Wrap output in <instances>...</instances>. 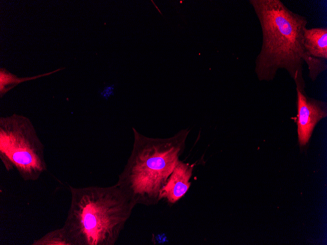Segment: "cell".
Segmentation results:
<instances>
[{
  "instance_id": "obj_9",
  "label": "cell",
  "mask_w": 327,
  "mask_h": 245,
  "mask_svg": "<svg viewBox=\"0 0 327 245\" xmlns=\"http://www.w3.org/2000/svg\"><path fill=\"white\" fill-rule=\"evenodd\" d=\"M32 245H71L63 227L51 231L32 243Z\"/></svg>"
},
{
  "instance_id": "obj_8",
  "label": "cell",
  "mask_w": 327,
  "mask_h": 245,
  "mask_svg": "<svg viewBox=\"0 0 327 245\" xmlns=\"http://www.w3.org/2000/svg\"><path fill=\"white\" fill-rule=\"evenodd\" d=\"M62 69H57L50 72L32 77L21 78L13 74L5 69L1 68L0 69V97H2L9 90L21 83L48 75Z\"/></svg>"
},
{
  "instance_id": "obj_1",
  "label": "cell",
  "mask_w": 327,
  "mask_h": 245,
  "mask_svg": "<svg viewBox=\"0 0 327 245\" xmlns=\"http://www.w3.org/2000/svg\"><path fill=\"white\" fill-rule=\"evenodd\" d=\"M261 28V50L256 59L255 71L260 81L274 79L279 69H285L296 84L305 91L303 65L315 81L327 69L326 60L311 57L304 46L307 20L287 8L280 0H251Z\"/></svg>"
},
{
  "instance_id": "obj_6",
  "label": "cell",
  "mask_w": 327,
  "mask_h": 245,
  "mask_svg": "<svg viewBox=\"0 0 327 245\" xmlns=\"http://www.w3.org/2000/svg\"><path fill=\"white\" fill-rule=\"evenodd\" d=\"M192 166L179 160L160 193V199H164L174 204L182 198L188 190L191 182Z\"/></svg>"
},
{
  "instance_id": "obj_2",
  "label": "cell",
  "mask_w": 327,
  "mask_h": 245,
  "mask_svg": "<svg viewBox=\"0 0 327 245\" xmlns=\"http://www.w3.org/2000/svg\"><path fill=\"white\" fill-rule=\"evenodd\" d=\"M69 187L71 202L62 227L71 245H114L136 204L116 183Z\"/></svg>"
},
{
  "instance_id": "obj_3",
  "label": "cell",
  "mask_w": 327,
  "mask_h": 245,
  "mask_svg": "<svg viewBox=\"0 0 327 245\" xmlns=\"http://www.w3.org/2000/svg\"><path fill=\"white\" fill-rule=\"evenodd\" d=\"M132 129V149L116 184L136 205H155L180 160L187 134L182 131L169 138H151Z\"/></svg>"
},
{
  "instance_id": "obj_5",
  "label": "cell",
  "mask_w": 327,
  "mask_h": 245,
  "mask_svg": "<svg viewBox=\"0 0 327 245\" xmlns=\"http://www.w3.org/2000/svg\"><path fill=\"white\" fill-rule=\"evenodd\" d=\"M297 113L293 119L297 126L300 150L308 146L313 130L322 119L327 115V103L307 96L305 91L296 88Z\"/></svg>"
},
{
  "instance_id": "obj_4",
  "label": "cell",
  "mask_w": 327,
  "mask_h": 245,
  "mask_svg": "<svg viewBox=\"0 0 327 245\" xmlns=\"http://www.w3.org/2000/svg\"><path fill=\"white\" fill-rule=\"evenodd\" d=\"M44 148L28 117H0V158L7 171L16 170L25 181L38 180L47 170Z\"/></svg>"
},
{
  "instance_id": "obj_7",
  "label": "cell",
  "mask_w": 327,
  "mask_h": 245,
  "mask_svg": "<svg viewBox=\"0 0 327 245\" xmlns=\"http://www.w3.org/2000/svg\"><path fill=\"white\" fill-rule=\"evenodd\" d=\"M304 46L311 57L327 60V28L315 27L304 30Z\"/></svg>"
}]
</instances>
